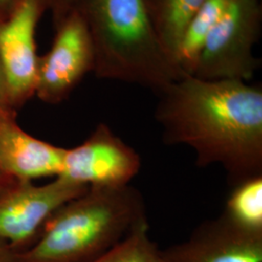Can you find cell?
Wrapping results in <instances>:
<instances>
[{"instance_id":"1","label":"cell","mask_w":262,"mask_h":262,"mask_svg":"<svg viewBox=\"0 0 262 262\" xmlns=\"http://www.w3.org/2000/svg\"><path fill=\"white\" fill-rule=\"evenodd\" d=\"M158 94L165 144L189 147L199 167L222 165L233 187L261 176L260 85L186 76Z\"/></svg>"},{"instance_id":"2","label":"cell","mask_w":262,"mask_h":262,"mask_svg":"<svg viewBox=\"0 0 262 262\" xmlns=\"http://www.w3.org/2000/svg\"><path fill=\"white\" fill-rule=\"evenodd\" d=\"M97 78L136 84L159 94L186 77L163 47L145 0H80Z\"/></svg>"},{"instance_id":"3","label":"cell","mask_w":262,"mask_h":262,"mask_svg":"<svg viewBox=\"0 0 262 262\" xmlns=\"http://www.w3.org/2000/svg\"><path fill=\"white\" fill-rule=\"evenodd\" d=\"M144 222V198L135 187H89L56 211L19 262H90Z\"/></svg>"},{"instance_id":"4","label":"cell","mask_w":262,"mask_h":262,"mask_svg":"<svg viewBox=\"0 0 262 262\" xmlns=\"http://www.w3.org/2000/svg\"><path fill=\"white\" fill-rule=\"evenodd\" d=\"M261 26L259 0H232L207 39L192 76L202 80H251L260 66L253 48Z\"/></svg>"},{"instance_id":"5","label":"cell","mask_w":262,"mask_h":262,"mask_svg":"<svg viewBox=\"0 0 262 262\" xmlns=\"http://www.w3.org/2000/svg\"><path fill=\"white\" fill-rule=\"evenodd\" d=\"M88 189L61 177L42 186L6 177L0 183V241L26 252L56 211Z\"/></svg>"},{"instance_id":"6","label":"cell","mask_w":262,"mask_h":262,"mask_svg":"<svg viewBox=\"0 0 262 262\" xmlns=\"http://www.w3.org/2000/svg\"><path fill=\"white\" fill-rule=\"evenodd\" d=\"M47 10L45 0H18L0 21V68L16 112L35 96L40 56L35 34Z\"/></svg>"},{"instance_id":"7","label":"cell","mask_w":262,"mask_h":262,"mask_svg":"<svg viewBox=\"0 0 262 262\" xmlns=\"http://www.w3.org/2000/svg\"><path fill=\"white\" fill-rule=\"evenodd\" d=\"M52 47L39 56L35 95L48 104L64 101L90 72H94V51L84 19L75 10L56 28Z\"/></svg>"},{"instance_id":"8","label":"cell","mask_w":262,"mask_h":262,"mask_svg":"<svg viewBox=\"0 0 262 262\" xmlns=\"http://www.w3.org/2000/svg\"><path fill=\"white\" fill-rule=\"evenodd\" d=\"M140 168L138 152L99 123L82 144L66 149L58 177L89 187H123Z\"/></svg>"},{"instance_id":"9","label":"cell","mask_w":262,"mask_h":262,"mask_svg":"<svg viewBox=\"0 0 262 262\" xmlns=\"http://www.w3.org/2000/svg\"><path fill=\"white\" fill-rule=\"evenodd\" d=\"M162 262H262V231L225 214L198 225L186 241L161 250Z\"/></svg>"},{"instance_id":"10","label":"cell","mask_w":262,"mask_h":262,"mask_svg":"<svg viewBox=\"0 0 262 262\" xmlns=\"http://www.w3.org/2000/svg\"><path fill=\"white\" fill-rule=\"evenodd\" d=\"M66 148L41 140L21 129L16 116L0 117V170L21 181L58 177Z\"/></svg>"},{"instance_id":"11","label":"cell","mask_w":262,"mask_h":262,"mask_svg":"<svg viewBox=\"0 0 262 262\" xmlns=\"http://www.w3.org/2000/svg\"><path fill=\"white\" fill-rule=\"evenodd\" d=\"M231 1L206 0L188 20L176 55L178 66L185 75H193L198 57L207 39L225 16Z\"/></svg>"},{"instance_id":"12","label":"cell","mask_w":262,"mask_h":262,"mask_svg":"<svg viewBox=\"0 0 262 262\" xmlns=\"http://www.w3.org/2000/svg\"><path fill=\"white\" fill-rule=\"evenodd\" d=\"M205 1L206 0H145L151 23L159 39L176 63L179 43L185 28L188 20Z\"/></svg>"},{"instance_id":"13","label":"cell","mask_w":262,"mask_h":262,"mask_svg":"<svg viewBox=\"0 0 262 262\" xmlns=\"http://www.w3.org/2000/svg\"><path fill=\"white\" fill-rule=\"evenodd\" d=\"M223 213L247 229L262 231V175L234 186Z\"/></svg>"},{"instance_id":"14","label":"cell","mask_w":262,"mask_h":262,"mask_svg":"<svg viewBox=\"0 0 262 262\" xmlns=\"http://www.w3.org/2000/svg\"><path fill=\"white\" fill-rule=\"evenodd\" d=\"M149 223L133 228L121 242L90 262H162L161 250L149 235Z\"/></svg>"},{"instance_id":"15","label":"cell","mask_w":262,"mask_h":262,"mask_svg":"<svg viewBox=\"0 0 262 262\" xmlns=\"http://www.w3.org/2000/svg\"><path fill=\"white\" fill-rule=\"evenodd\" d=\"M47 9L51 12L55 28L66 17L75 11L80 0H45Z\"/></svg>"},{"instance_id":"16","label":"cell","mask_w":262,"mask_h":262,"mask_svg":"<svg viewBox=\"0 0 262 262\" xmlns=\"http://www.w3.org/2000/svg\"><path fill=\"white\" fill-rule=\"evenodd\" d=\"M18 112H16L10 103L9 96L7 93L6 84L3 78V74L0 68V117L1 116H16Z\"/></svg>"},{"instance_id":"17","label":"cell","mask_w":262,"mask_h":262,"mask_svg":"<svg viewBox=\"0 0 262 262\" xmlns=\"http://www.w3.org/2000/svg\"><path fill=\"white\" fill-rule=\"evenodd\" d=\"M0 262H19V253L0 241Z\"/></svg>"},{"instance_id":"18","label":"cell","mask_w":262,"mask_h":262,"mask_svg":"<svg viewBox=\"0 0 262 262\" xmlns=\"http://www.w3.org/2000/svg\"><path fill=\"white\" fill-rule=\"evenodd\" d=\"M18 0H0V21L5 19Z\"/></svg>"},{"instance_id":"19","label":"cell","mask_w":262,"mask_h":262,"mask_svg":"<svg viewBox=\"0 0 262 262\" xmlns=\"http://www.w3.org/2000/svg\"><path fill=\"white\" fill-rule=\"evenodd\" d=\"M6 177H8V176H7V175H5L4 173H2V172H1V170H0V183H1L4 179L6 178Z\"/></svg>"}]
</instances>
